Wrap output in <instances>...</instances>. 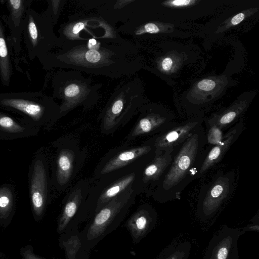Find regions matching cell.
Here are the masks:
<instances>
[{
    "label": "cell",
    "mask_w": 259,
    "mask_h": 259,
    "mask_svg": "<svg viewBox=\"0 0 259 259\" xmlns=\"http://www.w3.org/2000/svg\"><path fill=\"white\" fill-rule=\"evenodd\" d=\"M49 99L38 93H0V107L20 113L22 122L36 128L48 125L52 118V108Z\"/></svg>",
    "instance_id": "obj_3"
},
{
    "label": "cell",
    "mask_w": 259,
    "mask_h": 259,
    "mask_svg": "<svg viewBox=\"0 0 259 259\" xmlns=\"http://www.w3.org/2000/svg\"><path fill=\"white\" fill-rule=\"evenodd\" d=\"M174 149H168L155 154L153 160L144 171L143 180L144 183L158 182L172 161Z\"/></svg>",
    "instance_id": "obj_15"
},
{
    "label": "cell",
    "mask_w": 259,
    "mask_h": 259,
    "mask_svg": "<svg viewBox=\"0 0 259 259\" xmlns=\"http://www.w3.org/2000/svg\"><path fill=\"white\" fill-rule=\"evenodd\" d=\"M59 244L65 251L66 259H75L81 249L80 232L78 230L65 231L59 235Z\"/></svg>",
    "instance_id": "obj_21"
},
{
    "label": "cell",
    "mask_w": 259,
    "mask_h": 259,
    "mask_svg": "<svg viewBox=\"0 0 259 259\" xmlns=\"http://www.w3.org/2000/svg\"><path fill=\"white\" fill-rule=\"evenodd\" d=\"M207 144L202 125L180 146L172 161L158 182L154 197L160 203L180 199L194 172H198Z\"/></svg>",
    "instance_id": "obj_1"
},
{
    "label": "cell",
    "mask_w": 259,
    "mask_h": 259,
    "mask_svg": "<svg viewBox=\"0 0 259 259\" xmlns=\"http://www.w3.org/2000/svg\"><path fill=\"white\" fill-rule=\"evenodd\" d=\"M172 120V117L167 114L150 113L139 120L131 136L135 137L153 132L162 133L176 124Z\"/></svg>",
    "instance_id": "obj_12"
},
{
    "label": "cell",
    "mask_w": 259,
    "mask_h": 259,
    "mask_svg": "<svg viewBox=\"0 0 259 259\" xmlns=\"http://www.w3.org/2000/svg\"><path fill=\"white\" fill-rule=\"evenodd\" d=\"M85 58L89 62L95 63L100 60L101 55L97 51L95 50H90L85 53Z\"/></svg>",
    "instance_id": "obj_31"
},
{
    "label": "cell",
    "mask_w": 259,
    "mask_h": 259,
    "mask_svg": "<svg viewBox=\"0 0 259 259\" xmlns=\"http://www.w3.org/2000/svg\"><path fill=\"white\" fill-rule=\"evenodd\" d=\"M235 172H223L216 176L206 192L201 196L197 206V217L205 222L218 212L225 200L231 194L235 183Z\"/></svg>",
    "instance_id": "obj_4"
},
{
    "label": "cell",
    "mask_w": 259,
    "mask_h": 259,
    "mask_svg": "<svg viewBox=\"0 0 259 259\" xmlns=\"http://www.w3.org/2000/svg\"><path fill=\"white\" fill-rule=\"evenodd\" d=\"M19 252L21 259H48L35 253L33 247L30 244H27L21 248Z\"/></svg>",
    "instance_id": "obj_29"
},
{
    "label": "cell",
    "mask_w": 259,
    "mask_h": 259,
    "mask_svg": "<svg viewBox=\"0 0 259 259\" xmlns=\"http://www.w3.org/2000/svg\"><path fill=\"white\" fill-rule=\"evenodd\" d=\"M38 131V128L23 122H18L0 112V139L8 140L33 136Z\"/></svg>",
    "instance_id": "obj_14"
},
{
    "label": "cell",
    "mask_w": 259,
    "mask_h": 259,
    "mask_svg": "<svg viewBox=\"0 0 259 259\" xmlns=\"http://www.w3.org/2000/svg\"><path fill=\"white\" fill-rule=\"evenodd\" d=\"M207 131L206 134L207 144L212 146L218 144L224 137L223 131L213 124H206Z\"/></svg>",
    "instance_id": "obj_27"
},
{
    "label": "cell",
    "mask_w": 259,
    "mask_h": 259,
    "mask_svg": "<svg viewBox=\"0 0 259 259\" xmlns=\"http://www.w3.org/2000/svg\"><path fill=\"white\" fill-rule=\"evenodd\" d=\"M135 178V174L131 173L121 178L106 189L100 195L98 199L95 207V214L105 206L114 197L131 186Z\"/></svg>",
    "instance_id": "obj_19"
},
{
    "label": "cell",
    "mask_w": 259,
    "mask_h": 259,
    "mask_svg": "<svg viewBox=\"0 0 259 259\" xmlns=\"http://www.w3.org/2000/svg\"><path fill=\"white\" fill-rule=\"evenodd\" d=\"M227 85L228 79L224 75L204 78L194 84L188 93L187 99L196 105L206 103L218 97Z\"/></svg>",
    "instance_id": "obj_8"
},
{
    "label": "cell",
    "mask_w": 259,
    "mask_h": 259,
    "mask_svg": "<svg viewBox=\"0 0 259 259\" xmlns=\"http://www.w3.org/2000/svg\"><path fill=\"white\" fill-rule=\"evenodd\" d=\"M12 74V67L6 40L5 27L0 16V78L3 85H9Z\"/></svg>",
    "instance_id": "obj_20"
},
{
    "label": "cell",
    "mask_w": 259,
    "mask_h": 259,
    "mask_svg": "<svg viewBox=\"0 0 259 259\" xmlns=\"http://www.w3.org/2000/svg\"><path fill=\"white\" fill-rule=\"evenodd\" d=\"M30 1L24 0L6 1V3L10 11L8 16H3L2 19L10 28L12 46L15 57H18L20 51L21 37L23 32L24 18Z\"/></svg>",
    "instance_id": "obj_10"
},
{
    "label": "cell",
    "mask_w": 259,
    "mask_h": 259,
    "mask_svg": "<svg viewBox=\"0 0 259 259\" xmlns=\"http://www.w3.org/2000/svg\"><path fill=\"white\" fill-rule=\"evenodd\" d=\"M175 26L171 23L150 22L146 24L137 33L151 34L171 33L174 31Z\"/></svg>",
    "instance_id": "obj_26"
},
{
    "label": "cell",
    "mask_w": 259,
    "mask_h": 259,
    "mask_svg": "<svg viewBox=\"0 0 259 259\" xmlns=\"http://www.w3.org/2000/svg\"><path fill=\"white\" fill-rule=\"evenodd\" d=\"M0 259H10L6 254L0 251Z\"/></svg>",
    "instance_id": "obj_37"
},
{
    "label": "cell",
    "mask_w": 259,
    "mask_h": 259,
    "mask_svg": "<svg viewBox=\"0 0 259 259\" xmlns=\"http://www.w3.org/2000/svg\"><path fill=\"white\" fill-rule=\"evenodd\" d=\"M15 195L8 185L0 187V228L5 229L10 224L15 212Z\"/></svg>",
    "instance_id": "obj_18"
},
{
    "label": "cell",
    "mask_w": 259,
    "mask_h": 259,
    "mask_svg": "<svg viewBox=\"0 0 259 259\" xmlns=\"http://www.w3.org/2000/svg\"><path fill=\"white\" fill-rule=\"evenodd\" d=\"M79 88L76 84H70L65 90V94L68 97H73L79 94Z\"/></svg>",
    "instance_id": "obj_32"
},
{
    "label": "cell",
    "mask_w": 259,
    "mask_h": 259,
    "mask_svg": "<svg viewBox=\"0 0 259 259\" xmlns=\"http://www.w3.org/2000/svg\"><path fill=\"white\" fill-rule=\"evenodd\" d=\"M249 103L247 99H238L227 109L211 115L205 120V123L215 124L224 131L239 120Z\"/></svg>",
    "instance_id": "obj_13"
},
{
    "label": "cell",
    "mask_w": 259,
    "mask_h": 259,
    "mask_svg": "<svg viewBox=\"0 0 259 259\" xmlns=\"http://www.w3.org/2000/svg\"><path fill=\"white\" fill-rule=\"evenodd\" d=\"M228 259H239L238 247L234 249Z\"/></svg>",
    "instance_id": "obj_35"
},
{
    "label": "cell",
    "mask_w": 259,
    "mask_h": 259,
    "mask_svg": "<svg viewBox=\"0 0 259 259\" xmlns=\"http://www.w3.org/2000/svg\"><path fill=\"white\" fill-rule=\"evenodd\" d=\"M153 147L152 146L146 145L122 152L106 163L102 169L101 173L107 174L123 167L149 153Z\"/></svg>",
    "instance_id": "obj_17"
},
{
    "label": "cell",
    "mask_w": 259,
    "mask_h": 259,
    "mask_svg": "<svg viewBox=\"0 0 259 259\" xmlns=\"http://www.w3.org/2000/svg\"><path fill=\"white\" fill-rule=\"evenodd\" d=\"M203 120L201 117H193L159 134L153 144L155 154L175 149L182 144L202 125Z\"/></svg>",
    "instance_id": "obj_5"
},
{
    "label": "cell",
    "mask_w": 259,
    "mask_h": 259,
    "mask_svg": "<svg viewBox=\"0 0 259 259\" xmlns=\"http://www.w3.org/2000/svg\"><path fill=\"white\" fill-rule=\"evenodd\" d=\"M197 0H168L162 3L164 7L171 8H185L196 5L200 2Z\"/></svg>",
    "instance_id": "obj_28"
},
{
    "label": "cell",
    "mask_w": 259,
    "mask_h": 259,
    "mask_svg": "<svg viewBox=\"0 0 259 259\" xmlns=\"http://www.w3.org/2000/svg\"><path fill=\"white\" fill-rule=\"evenodd\" d=\"M82 195L80 189L74 190L70 195L58 219L57 233L63 234L74 219L81 205Z\"/></svg>",
    "instance_id": "obj_16"
},
{
    "label": "cell",
    "mask_w": 259,
    "mask_h": 259,
    "mask_svg": "<svg viewBox=\"0 0 259 259\" xmlns=\"http://www.w3.org/2000/svg\"><path fill=\"white\" fill-rule=\"evenodd\" d=\"M74 153L69 149H63L59 153L57 161L56 177L60 185L66 184L72 172Z\"/></svg>",
    "instance_id": "obj_22"
},
{
    "label": "cell",
    "mask_w": 259,
    "mask_h": 259,
    "mask_svg": "<svg viewBox=\"0 0 259 259\" xmlns=\"http://www.w3.org/2000/svg\"><path fill=\"white\" fill-rule=\"evenodd\" d=\"M96 45V41L95 39H90L89 41L88 48L90 50H93V46Z\"/></svg>",
    "instance_id": "obj_36"
},
{
    "label": "cell",
    "mask_w": 259,
    "mask_h": 259,
    "mask_svg": "<svg viewBox=\"0 0 259 259\" xmlns=\"http://www.w3.org/2000/svg\"><path fill=\"white\" fill-rule=\"evenodd\" d=\"M88 252L80 250L75 259H89Z\"/></svg>",
    "instance_id": "obj_34"
},
{
    "label": "cell",
    "mask_w": 259,
    "mask_h": 259,
    "mask_svg": "<svg viewBox=\"0 0 259 259\" xmlns=\"http://www.w3.org/2000/svg\"><path fill=\"white\" fill-rule=\"evenodd\" d=\"M84 24L82 22H79L76 24V25L73 27L72 29V31L73 33H78L81 30H82L84 28Z\"/></svg>",
    "instance_id": "obj_33"
},
{
    "label": "cell",
    "mask_w": 259,
    "mask_h": 259,
    "mask_svg": "<svg viewBox=\"0 0 259 259\" xmlns=\"http://www.w3.org/2000/svg\"><path fill=\"white\" fill-rule=\"evenodd\" d=\"M243 234L240 228L223 226L210 240L203 259H228L234 249L237 247L238 240Z\"/></svg>",
    "instance_id": "obj_7"
},
{
    "label": "cell",
    "mask_w": 259,
    "mask_h": 259,
    "mask_svg": "<svg viewBox=\"0 0 259 259\" xmlns=\"http://www.w3.org/2000/svg\"><path fill=\"white\" fill-rule=\"evenodd\" d=\"M184 57L182 54L172 52L160 57L157 61V68L161 72L170 74L176 72L181 67Z\"/></svg>",
    "instance_id": "obj_24"
},
{
    "label": "cell",
    "mask_w": 259,
    "mask_h": 259,
    "mask_svg": "<svg viewBox=\"0 0 259 259\" xmlns=\"http://www.w3.org/2000/svg\"><path fill=\"white\" fill-rule=\"evenodd\" d=\"M244 129L243 120L236 123L224 134L222 140L217 145L211 147L203 159L197 175L201 176L211 167L219 162L237 140Z\"/></svg>",
    "instance_id": "obj_11"
},
{
    "label": "cell",
    "mask_w": 259,
    "mask_h": 259,
    "mask_svg": "<svg viewBox=\"0 0 259 259\" xmlns=\"http://www.w3.org/2000/svg\"><path fill=\"white\" fill-rule=\"evenodd\" d=\"M257 11V8H249L236 14L232 17H229L218 26L215 33L223 32L229 28L239 24L245 19L252 16Z\"/></svg>",
    "instance_id": "obj_25"
},
{
    "label": "cell",
    "mask_w": 259,
    "mask_h": 259,
    "mask_svg": "<svg viewBox=\"0 0 259 259\" xmlns=\"http://www.w3.org/2000/svg\"><path fill=\"white\" fill-rule=\"evenodd\" d=\"M157 222L155 210L145 205L140 207L125 221L124 226L129 231L132 242L137 244L154 229Z\"/></svg>",
    "instance_id": "obj_9"
},
{
    "label": "cell",
    "mask_w": 259,
    "mask_h": 259,
    "mask_svg": "<svg viewBox=\"0 0 259 259\" xmlns=\"http://www.w3.org/2000/svg\"><path fill=\"white\" fill-rule=\"evenodd\" d=\"M48 184L45 163L35 160L30 182V196L33 217L36 222L43 218L47 202Z\"/></svg>",
    "instance_id": "obj_6"
},
{
    "label": "cell",
    "mask_w": 259,
    "mask_h": 259,
    "mask_svg": "<svg viewBox=\"0 0 259 259\" xmlns=\"http://www.w3.org/2000/svg\"><path fill=\"white\" fill-rule=\"evenodd\" d=\"M191 248L188 241L172 243L161 250L155 259H188Z\"/></svg>",
    "instance_id": "obj_23"
},
{
    "label": "cell",
    "mask_w": 259,
    "mask_h": 259,
    "mask_svg": "<svg viewBox=\"0 0 259 259\" xmlns=\"http://www.w3.org/2000/svg\"><path fill=\"white\" fill-rule=\"evenodd\" d=\"M259 217L258 213H257L252 219H251V224H248L247 226L240 228L244 233L246 231H255L258 232L259 231V225L258 221Z\"/></svg>",
    "instance_id": "obj_30"
},
{
    "label": "cell",
    "mask_w": 259,
    "mask_h": 259,
    "mask_svg": "<svg viewBox=\"0 0 259 259\" xmlns=\"http://www.w3.org/2000/svg\"><path fill=\"white\" fill-rule=\"evenodd\" d=\"M132 186L111 199L80 232V250L89 252L120 225L135 198Z\"/></svg>",
    "instance_id": "obj_2"
}]
</instances>
